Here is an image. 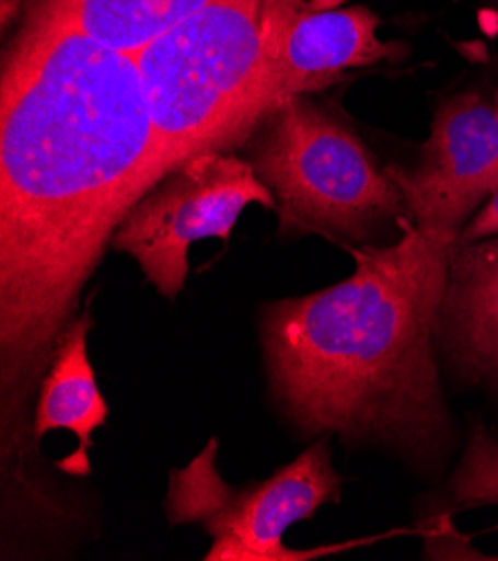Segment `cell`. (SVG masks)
<instances>
[{
  "label": "cell",
  "instance_id": "cell-1",
  "mask_svg": "<svg viewBox=\"0 0 498 561\" xmlns=\"http://www.w3.org/2000/svg\"><path fill=\"white\" fill-rule=\"evenodd\" d=\"M169 173L135 54L36 0L5 54L0 133V474L14 533L68 519L40 470L38 389L105 247Z\"/></svg>",
  "mask_w": 498,
  "mask_h": 561
},
{
  "label": "cell",
  "instance_id": "cell-2",
  "mask_svg": "<svg viewBox=\"0 0 498 561\" xmlns=\"http://www.w3.org/2000/svg\"><path fill=\"white\" fill-rule=\"evenodd\" d=\"M401 229L390 247L351 249L343 283L268 305L262 347L273 401L302 436L431 461L450 436L436 341L459 238Z\"/></svg>",
  "mask_w": 498,
  "mask_h": 561
},
{
  "label": "cell",
  "instance_id": "cell-3",
  "mask_svg": "<svg viewBox=\"0 0 498 561\" xmlns=\"http://www.w3.org/2000/svg\"><path fill=\"white\" fill-rule=\"evenodd\" d=\"M135 59L171 173L201 152L246 144L275 105L262 0H210Z\"/></svg>",
  "mask_w": 498,
  "mask_h": 561
},
{
  "label": "cell",
  "instance_id": "cell-4",
  "mask_svg": "<svg viewBox=\"0 0 498 561\" xmlns=\"http://www.w3.org/2000/svg\"><path fill=\"white\" fill-rule=\"evenodd\" d=\"M246 148L287 236L317 233L362 244L392 219H409L390 171L349 126L304 94L275 105Z\"/></svg>",
  "mask_w": 498,
  "mask_h": 561
},
{
  "label": "cell",
  "instance_id": "cell-5",
  "mask_svg": "<svg viewBox=\"0 0 498 561\" xmlns=\"http://www.w3.org/2000/svg\"><path fill=\"white\" fill-rule=\"evenodd\" d=\"M217 440L182 470L171 472L165 513L173 524L201 526L212 539L206 559L219 561H289L313 552L285 546L298 522L311 519L324 503L338 501L343 479L324 440L311 445L273 477L233 488L217 470Z\"/></svg>",
  "mask_w": 498,
  "mask_h": 561
},
{
  "label": "cell",
  "instance_id": "cell-6",
  "mask_svg": "<svg viewBox=\"0 0 498 561\" xmlns=\"http://www.w3.org/2000/svg\"><path fill=\"white\" fill-rule=\"evenodd\" d=\"M251 204L278 206L248 159L208 150L177 165L132 206L113 247L141 266L161 296L175 300L190 271V247L208 238L227 242Z\"/></svg>",
  "mask_w": 498,
  "mask_h": 561
},
{
  "label": "cell",
  "instance_id": "cell-7",
  "mask_svg": "<svg viewBox=\"0 0 498 561\" xmlns=\"http://www.w3.org/2000/svg\"><path fill=\"white\" fill-rule=\"evenodd\" d=\"M409 221L459 238L470 217L498 191V90L465 92L436 112L422 157L412 171L386 165Z\"/></svg>",
  "mask_w": 498,
  "mask_h": 561
},
{
  "label": "cell",
  "instance_id": "cell-8",
  "mask_svg": "<svg viewBox=\"0 0 498 561\" xmlns=\"http://www.w3.org/2000/svg\"><path fill=\"white\" fill-rule=\"evenodd\" d=\"M378 25V16L364 5L336 10L313 0L273 64V103L320 90L347 70L396 59L403 47L382 43Z\"/></svg>",
  "mask_w": 498,
  "mask_h": 561
},
{
  "label": "cell",
  "instance_id": "cell-9",
  "mask_svg": "<svg viewBox=\"0 0 498 561\" xmlns=\"http://www.w3.org/2000/svg\"><path fill=\"white\" fill-rule=\"evenodd\" d=\"M438 341L465 376L498 387V236L454 242Z\"/></svg>",
  "mask_w": 498,
  "mask_h": 561
},
{
  "label": "cell",
  "instance_id": "cell-10",
  "mask_svg": "<svg viewBox=\"0 0 498 561\" xmlns=\"http://www.w3.org/2000/svg\"><path fill=\"white\" fill-rule=\"evenodd\" d=\"M90 329V311H81L63 333L57 356L40 382L34 410V438L38 447L47 432L66 430L77 436V453L57 463L70 477L90 474L92 434L107 421V405L88 356Z\"/></svg>",
  "mask_w": 498,
  "mask_h": 561
},
{
  "label": "cell",
  "instance_id": "cell-11",
  "mask_svg": "<svg viewBox=\"0 0 498 561\" xmlns=\"http://www.w3.org/2000/svg\"><path fill=\"white\" fill-rule=\"evenodd\" d=\"M59 3L83 32L135 54L210 0H59Z\"/></svg>",
  "mask_w": 498,
  "mask_h": 561
},
{
  "label": "cell",
  "instance_id": "cell-12",
  "mask_svg": "<svg viewBox=\"0 0 498 561\" xmlns=\"http://www.w3.org/2000/svg\"><path fill=\"white\" fill-rule=\"evenodd\" d=\"M311 5L313 0L311 3H306V0H262V36H264V49H266L270 70L275 59H278L289 32Z\"/></svg>",
  "mask_w": 498,
  "mask_h": 561
},
{
  "label": "cell",
  "instance_id": "cell-13",
  "mask_svg": "<svg viewBox=\"0 0 498 561\" xmlns=\"http://www.w3.org/2000/svg\"><path fill=\"white\" fill-rule=\"evenodd\" d=\"M498 236V191L483 204V208L465 224L459 242H478Z\"/></svg>",
  "mask_w": 498,
  "mask_h": 561
},
{
  "label": "cell",
  "instance_id": "cell-14",
  "mask_svg": "<svg viewBox=\"0 0 498 561\" xmlns=\"http://www.w3.org/2000/svg\"><path fill=\"white\" fill-rule=\"evenodd\" d=\"M16 10V0H3V23L12 21V12Z\"/></svg>",
  "mask_w": 498,
  "mask_h": 561
}]
</instances>
